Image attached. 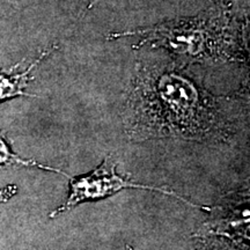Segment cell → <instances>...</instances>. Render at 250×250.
I'll list each match as a JSON object with an SVG mask.
<instances>
[{
	"label": "cell",
	"mask_w": 250,
	"mask_h": 250,
	"mask_svg": "<svg viewBox=\"0 0 250 250\" xmlns=\"http://www.w3.org/2000/svg\"><path fill=\"white\" fill-rule=\"evenodd\" d=\"M57 46L43 51L40 57H37L31 64L28 66L26 70H19L20 64L12 66L8 70L0 71V102L4 100L15 98V96H31V94L24 92L28 85L34 78L30 76L31 71L40 64L43 59L48 57L49 55L52 54Z\"/></svg>",
	"instance_id": "cell-5"
},
{
	"label": "cell",
	"mask_w": 250,
	"mask_h": 250,
	"mask_svg": "<svg viewBox=\"0 0 250 250\" xmlns=\"http://www.w3.org/2000/svg\"><path fill=\"white\" fill-rule=\"evenodd\" d=\"M100 1H101V0H93V1L90 2V4H89L88 6H87V9H90V8H93L94 6H95V5H98Z\"/></svg>",
	"instance_id": "cell-8"
},
{
	"label": "cell",
	"mask_w": 250,
	"mask_h": 250,
	"mask_svg": "<svg viewBox=\"0 0 250 250\" xmlns=\"http://www.w3.org/2000/svg\"><path fill=\"white\" fill-rule=\"evenodd\" d=\"M7 166H22V167H36L41 168V169L49 170V171H55V173L62 174L64 176H66L67 179L70 176L64 171L57 169V168L49 167V166L41 165L39 162L34 160H26V159L20 158L18 154L12 151L11 146L8 145V143L6 142L5 136L0 132V167H7Z\"/></svg>",
	"instance_id": "cell-6"
},
{
	"label": "cell",
	"mask_w": 250,
	"mask_h": 250,
	"mask_svg": "<svg viewBox=\"0 0 250 250\" xmlns=\"http://www.w3.org/2000/svg\"><path fill=\"white\" fill-rule=\"evenodd\" d=\"M248 191L230 192L211 208V218L206 221L208 233L224 234L232 239H248L249 229Z\"/></svg>",
	"instance_id": "cell-4"
},
{
	"label": "cell",
	"mask_w": 250,
	"mask_h": 250,
	"mask_svg": "<svg viewBox=\"0 0 250 250\" xmlns=\"http://www.w3.org/2000/svg\"><path fill=\"white\" fill-rule=\"evenodd\" d=\"M70 182V190L68 196L65 202L49 214L50 218H56L65 212L72 210L79 204L85 202L100 201V199L107 198L115 193L125 189H145L164 193V195L176 197L177 199L191 205L193 208H202L210 212V206L198 205L190 202L189 199L184 198L183 196L175 192L174 190L167 187H155L148 184H140L131 180L130 175H122L117 173V164L112 160L110 155L107 156L102 164L96 167L95 169L88 174L79 175L76 177H68Z\"/></svg>",
	"instance_id": "cell-3"
},
{
	"label": "cell",
	"mask_w": 250,
	"mask_h": 250,
	"mask_svg": "<svg viewBox=\"0 0 250 250\" xmlns=\"http://www.w3.org/2000/svg\"><path fill=\"white\" fill-rule=\"evenodd\" d=\"M249 0H213L192 17L110 33L108 41L139 37L133 50L162 49L187 64L220 65L248 61Z\"/></svg>",
	"instance_id": "cell-2"
},
{
	"label": "cell",
	"mask_w": 250,
	"mask_h": 250,
	"mask_svg": "<svg viewBox=\"0 0 250 250\" xmlns=\"http://www.w3.org/2000/svg\"><path fill=\"white\" fill-rule=\"evenodd\" d=\"M18 193V187L14 184H9L6 187H0V204L8 202L12 197Z\"/></svg>",
	"instance_id": "cell-7"
},
{
	"label": "cell",
	"mask_w": 250,
	"mask_h": 250,
	"mask_svg": "<svg viewBox=\"0 0 250 250\" xmlns=\"http://www.w3.org/2000/svg\"><path fill=\"white\" fill-rule=\"evenodd\" d=\"M243 94L214 95L181 64L136 65L122 108L124 131L131 142L176 138L227 144L246 122Z\"/></svg>",
	"instance_id": "cell-1"
}]
</instances>
